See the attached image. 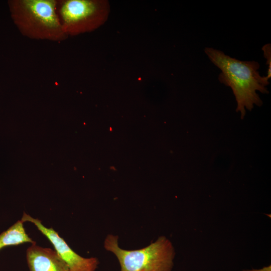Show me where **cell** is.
Here are the masks:
<instances>
[{
  "label": "cell",
  "mask_w": 271,
  "mask_h": 271,
  "mask_svg": "<svg viewBox=\"0 0 271 271\" xmlns=\"http://www.w3.org/2000/svg\"><path fill=\"white\" fill-rule=\"evenodd\" d=\"M58 4L57 14L68 37L96 30L106 22L110 11L107 0H65Z\"/></svg>",
  "instance_id": "277c9868"
},
{
  "label": "cell",
  "mask_w": 271,
  "mask_h": 271,
  "mask_svg": "<svg viewBox=\"0 0 271 271\" xmlns=\"http://www.w3.org/2000/svg\"><path fill=\"white\" fill-rule=\"evenodd\" d=\"M55 0H17L13 17L21 33L31 39L59 42L68 38L62 29Z\"/></svg>",
  "instance_id": "7a4b0ae2"
},
{
  "label": "cell",
  "mask_w": 271,
  "mask_h": 271,
  "mask_svg": "<svg viewBox=\"0 0 271 271\" xmlns=\"http://www.w3.org/2000/svg\"><path fill=\"white\" fill-rule=\"evenodd\" d=\"M21 221L32 223L45 236L57 254L67 264L69 271H95L97 269L99 262L96 257L87 258L77 254L57 232L52 227L45 226L39 219L24 212Z\"/></svg>",
  "instance_id": "5b68a950"
},
{
  "label": "cell",
  "mask_w": 271,
  "mask_h": 271,
  "mask_svg": "<svg viewBox=\"0 0 271 271\" xmlns=\"http://www.w3.org/2000/svg\"><path fill=\"white\" fill-rule=\"evenodd\" d=\"M242 271H271V265L263 267L261 269H244Z\"/></svg>",
  "instance_id": "9c48e42d"
},
{
  "label": "cell",
  "mask_w": 271,
  "mask_h": 271,
  "mask_svg": "<svg viewBox=\"0 0 271 271\" xmlns=\"http://www.w3.org/2000/svg\"><path fill=\"white\" fill-rule=\"evenodd\" d=\"M204 52L210 60L221 72L220 83L230 87L237 103L236 111L243 119L246 110H251L254 105L260 106L262 101L256 91L268 93L266 86L269 80L259 74V64L255 61H240L213 48L206 47Z\"/></svg>",
  "instance_id": "6da1fadb"
},
{
  "label": "cell",
  "mask_w": 271,
  "mask_h": 271,
  "mask_svg": "<svg viewBox=\"0 0 271 271\" xmlns=\"http://www.w3.org/2000/svg\"><path fill=\"white\" fill-rule=\"evenodd\" d=\"M118 239L117 236L108 235L104 247L115 255L120 271H172L175 252L171 242L165 236L159 237L147 247L131 250L120 248Z\"/></svg>",
  "instance_id": "3957f363"
},
{
  "label": "cell",
  "mask_w": 271,
  "mask_h": 271,
  "mask_svg": "<svg viewBox=\"0 0 271 271\" xmlns=\"http://www.w3.org/2000/svg\"><path fill=\"white\" fill-rule=\"evenodd\" d=\"M23 223L21 220H18L0 234V250L9 246L36 243L26 233Z\"/></svg>",
  "instance_id": "52a82bcc"
},
{
  "label": "cell",
  "mask_w": 271,
  "mask_h": 271,
  "mask_svg": "<svg viewBox=\"0 0 271 271\" xmlns=\"http://www.w3.org/2000/svg\"><path fill=\"white\" fill-rule=\"evenodd\" d=\"M29 271H69L54 249L31 244L26 250Z\"/></svg>",
  "instance_id": "8992f818"
},
{
  "label": "cell",
  "mask_w": 271,
  "mask_h": 271,
  "mask_svg": "<svg viewBox=\"0 0 271 271\" xmlns=\"http://www.w3.org/2000/svg\"><path fill=\"white\" fill-rule=\"evenodd\" d=\"M263 56L266 60V64L268 66L266 78L269 80L271 78V45L266 44L262 47Z\"/></svg>",
  "instance_id": "ba28073f"
}]
</instances>
